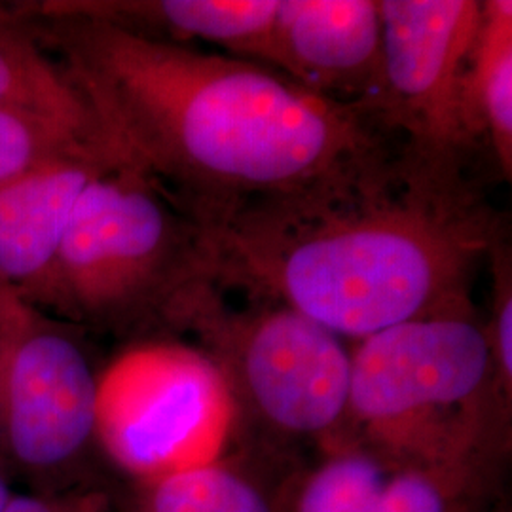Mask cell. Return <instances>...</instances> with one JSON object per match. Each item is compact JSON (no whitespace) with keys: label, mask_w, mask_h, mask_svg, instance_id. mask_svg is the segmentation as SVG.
Instances as JSON below:
<instances>
[{"label":"cell","mask_w":512,"mask_h":512,"mask_svg":"<svg viewBox=\"0 0 512 512\" xmlns=\"http://www.w3.org/2000/svg\"><path fill=\"white\" fill-rule=\"evenodd\" d=\"M209 281L285 304L346 342L471 317L505 219L469 164L395 137L302 188L205 226Z\"/></svg>","instance_id":"obj_1"},{"label":"cell","mask_w":512,"mask_h":512,"mask_svg":"<svg viewBox=\"0 0 512 512\" xmlns=\"http://www.w3.org/2000/svg\"><path fill=\"white\" fill-rule=\"evenodd\" d=\"M29 19L90 103L110 147L205 226L289 194L391 137L366 103L272 67L95 16L80 2Z\"/></svg>","instance_id":"obj_2"},{"label":"cell","mask_w":512,"mask_h":512,"mask_svg":"<svg viewBox=\"0 0 512 512\" xmlns=\"http://www.w3.org/2000/svg\"><path fill=\"white\" fill-rule=\"evenodd\" d=\"M338 446H357L389 471L511 458L512 410L497 395L484 323L433 317L355 342Z\"/></svg>","instance_id":"obj_3"},{"label":"cell","mask_w":512,"mask_h":512,"mask_svg":"<svg viewBox=\"0 0 512 512\" xmlns=\"http://www.w3.org/2000/svg\"><path fill=\"white\" fill-rule=\"evenodd\" d=\"M230 304L211 281L177 296L164 323L186 332L219 366L243 439L298 458L340 444L348 412L351 346L285 304L243 296Z\"/></svg>","instance_id":"obj_4"},{"label":"cell","mask_w":512,"mask_h":512,"mask_svg":"<svg viewBox=\"0 0 512 512\" xmlns=\"http://www.w3.org/2000/svg\"><path fill=\"white\" fill-rule=\"evenodd\" d=\"M209 281L203 226L137 167L116 160L74 205L38 296L103 327L162 321L179 294Z\"/></svg>","instance_id":"obj_5"},{"label":"cell","mask_w":512,"mask_h":512,"mask_svg":"<svg viewBox=\"0 0 512 512\" xmlns=\"http://www.w3.org/2000/svg\"><path fill=\"white\" fill-rule=\"evenodd\" d=\"M97 437L124 471L150 480L220 458L243 439L219 366L196 344H152L99 380Z\"/></svg>","instance_id":"obj_6"},{"label":"cell","mask_w":512,"mask_h":512,"mask_svg":"<svg viewBox=\"0 0 512 512\" xmlns=\"http://www.w3.org/2000/svg\"><path fill=\"white\" fill-rule=\"evenodd\" d=\"M382 78L370 109L421 154L471 164L478 152L465 107V73L478 0H378Z\"/></svg>","instance_id":"obj_7"},{"label":"cell","mask_w":512,"mask_h":512,"mask_svg":"<svg viewBox=\"0 0 512 512\" xmlns=\"http://www.w3.org/2000/svg\"><path fill=\"white\" fill-rule=\"evenodd\" d=\"M14 342L4 404L10 446L33 467L67 463L97 437L99 378L84 349L57 330L25 329Z\"/></svg>","instance_id":"obj_8"},{"label":"cell","mask_w":512,"mask_h":512,"mask_svg":"<svg viewBox=\"0 0 512 512\" xmlns=\"http://www.w3.org/2000/svg\"><path fill=\"white\" fill-rule=\"evenodd\" d=\"M319 95L376 99L382 78L378 0H277L260 61Z\"/></svg>","instance_id":"obj_9"},{"label":"cell","mask_w":512,"mask_h":512,"mask_svg":"<svg viewBox=\"0 0 512 512\" xmlns=\"http://www.w3.org/2000/svg\"><path fill=\"white\" fill-rule=\"evenodd\" d=\"M118 158H76L0 188V285L38 296L54 266L74 205L97 173Z\"/></svg>","instance_id":"obj_10"},{"label":"cell","mask_w":512,"mask_h":512,"mask_svg":"<svg viewBox=\"0 0 512 512\" xmlns=\"http://www.w3.org/2000/svg\"><path fill=\"white\" fill-rule=\"evenodd\" d=\"M298 458L241 442L220 458L143 480L137 512H283Z\"/></svg>","instance_id":"obj_11"},{"label":"cell","mask_w":512,"mask_h":512,"mask_svg":"<svg viewBox=\"0 0 512 512\" xmlns=\"http://www.w3.org/2000/svg\"><path fill=\"white\" fill-rule=\"evenodd\" d=\"M0 109L50 122L90 147L114 152L90 103L46 54L29 19L6 8H0Z\"/></svg>","instance_id":"obj_12"},{"label":"cell","mask_w":512,"mask_h":512,"mask_svg":"<svg viewBox=\"0 0 512 512\" xmlns=\"http://www.w3.org/2000/svg\"><path fill=\"white\" fill-rule=\"evenodd\" d=\"M95 16L118 21L147 35L188 44L203 40L230 55L260 61L274 23L277 0H150L80 2Z\"/></svg>","instance_id":"obj_13"},{"label":"cell","mask_w":512,"mask_h":512,"mask_svg":"<svg viewBox=\"0 0 512 512\" xmlns=\"http://www.w3.org/2000/svg\"><path fill=\"white\" fill-rule=\"evenodd\" d=\"M465 107L478 150H488L512 179V2H480L475 42L465 73Z\"/></svg>","instance_id":"obj_14"},{"label":"cell","mask_w":512,"mask_h":512,"mask_svg":"<svg viewBox=\"0 0 512 512\" xmlns=\"http://www.w3.org/2000/svg\"><path fill=\"white\" fill-rule=\"evenodd\" d=\"M509 459L473 458L389 471L374 512L499 511Z\"/></svg>","instance_id":"obj_15"},{"label":"cell","mask_w":512,"mask_h":512,"mask_svg":"<svg viewBox=\"0 0 512 512\" xmlns=\"http://www.w3.org/2000/svg\"><path fill=\"white\" fill-rule=\"evenodd\" d=\"M389 469L357 446H338L296 469L283 512H374Z\"/></svg>","instance_id":"obj_16"},{"label":"cell","mask_w":512,"mask_h":512,"mask_svg":"<svg viewBox=\"0 0 512 512\" xmlns=\"http://www.w3.org/2000/svg\"><path fill=\"white\" fill-rule=\"evenodd\" d=\"M76 158H116L33 116L0 109V188L50 165Z\"/></svg>","instance_id":"obj_17"},{"label":"cell","mask_w":512,"mask_h":512,"mask_svg":"<svg viewBox=\"0 0 512 512\" xmlns=\"http://www.w3.org/2000/svg\"><path fill=\"white\" fill-rule=\"evenodd\" d=\"M492 272L490 319L484 323L497 395L512 410V253L503 232L488 255Z\"/></svg>","instance_id":"obj_18"},{"label":"cell","mask_w":512,"mask_h":512,"mask_svg":"<svg viewBox=\"0 0 512 512\" xmlns=\"http://www.w3.org/2000/svg\"><path fill=\"white\" fill-rule=\"evenodd\" d=\"M4 512H105V505L97 497L80 499L74 503H54L37 497L10 499Z\"/></svg>","instance_id":"obj_19"},{"label":"cell","mask_w":512,"mask_h":512,"mask_svg":"<svg viewBox=\"0 0 512 512\" xmlns=\"http://www.w3.org/2000/svg\"><path fill=\"white\" fill-rule=\"evenodd\" d=\"M19 315L18 296L0 285V332L8 329Z\"/></svg>","instance_id":"obj_20"},{"label":"cell","mask_w":512,"mask_h":512,"mask_svg":"<svg viewBox=\"0 0 512 512\" xmlns=\"http://www.w3.org/2000/svg\"><path fill=\"white\" fill-rule=\"evenodd\" d=\"M10 494H8V490H6V486H4V482L0 480V512H4L6 509V505L10 503Z\"/></svg>","instance_id":"obj_21"}]
</instances>
